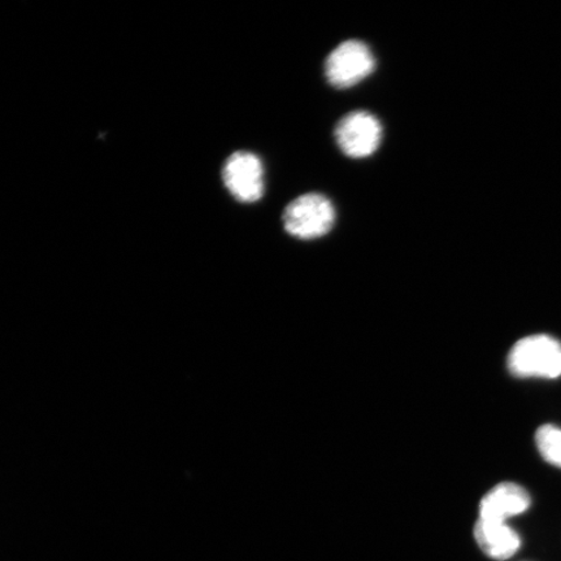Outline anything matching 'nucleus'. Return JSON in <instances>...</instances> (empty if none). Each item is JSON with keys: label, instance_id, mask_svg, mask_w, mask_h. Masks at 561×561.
I'll return each mask as SVG.
<instances>
[{"label": "nucleus", "instance_id": "nucleus-1", "mask_svg": "<svg viewBox=\"0 0 561 561\" xmlns=\"http://www.w3.org/2000/svg\"><path fill=\"white\" fill-rule=\"evenodd\" d=\"M511 375L518 378L561 377V342L547 334H533L517 341L507 359Z\"/></svg>", "mask_w": 561, "mask_h": 561}, {"label": "nucleus", "instance_id": "nucleus-2", "mask_svg": "<svg viewBox=\"0 0 561 561\" xmlns=\"http://www.w3.org/2000/svg\"><path fill=\"white\" fill-rule=\"evenodd\" d=\"M335 217L334 205L327 195L307 193L286 206L283 224L287 234L300 241H313L331 233Z\"/></svg>", "mask_w": 561, "mask_h": 561}, {"label": "nucleus", "instance_id": "nucleus-3", "mask_svg": "<svg viewBox=\"0 0 561 561\" xmlns=\"http://www.w3.org/2000/svg\"><path fill=\"white\" fill-rule=\"evenodd\" d=\"M374 51L366 42L343 41L328 55L324 65L325 79L336 90H347L359 83L376 70Z\"/></svg>", "mask_w": 561, "mask_h": 561}, {"label": "nucleus", "instance_id": "nucleus-4", "mask_svg": "<svg viewBox=\"0 0 561 561\" xmlns=\"http://www.w3.org/2000/svg\"><path fill=\"white\" fill-rule=\"evenodd\" d=\"M382 124L368 111L350 112L335 125L334 138L340 150L351 159H366L382 142Z\"/></svg>", "mask_w": 561, "mask_h": 561}, {"label": "nucleus", "instance_id": "nucleus-5", "mask_svg": "<svg viewBox=\"0 0 561 561\" xmlns=\"http://www.w3.org/2000/svg\"><path fill=\"white\" fill-rule=\"evenodd\" d=\"M222 181L238 202L261 201L265 191L262 159L250 151L231 153L222 168Z\"/></svg>", "mask_w": 561, "mask_h": 561}, {"label": "nucleus", "instance_id": "nucleus-6", "mask_svg": "<svg viewBox=\"0 0 561 561\" xmlns=\"http://www.w3.org/2000/svg\"><path fill=\"white\" fill-rule=\"evenodd\" d=\"M531 504V497L515 482H501L483 495L479 506L482 520L507 523L511 517L524 514Z\"/></svg>", "mask_w": 561, "mask_h": 561}, {"label": "nucleus", "instance_id": "nucleus-7", "mask_svg": "<svg viewBox=\"0 0 561 561\" xmlns=\"http://www.w3.org/2000/svg\"><path fill=\"white\" fill-rule=\"evenodd\" d=\"M473 535L481 551L497 561L511 559L522 546L520 536L507 523L477 518Z\"/></svg>", "mask_w": 561, "mask_h": 561}, {"label": "nucleus", "instance_id": "nucleus-8", "mask_svg": "<svg viewBox=\"0 0 561 561\" xmlns=\"http://www.w3.org/2000/svg\"><path fill=\"white\" fill-rule=\"evenodd\" d=\"M536 446L545 461L561 469V430L557 425L545 424L536 432Z\"/></svg>", "mask_w": 561, "mask_h": 561}]
</instances>
